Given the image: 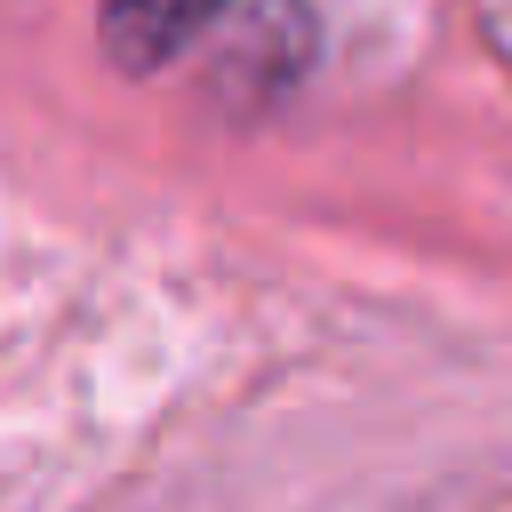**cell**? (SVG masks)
Here are the masks:
<instances>
[{
  "instance_id": "cell-1",
  "label": "cell",
  "mask_w": 512,
  "mask_h": 512,
  "mask_svg": "<svg viewBox=\"0 0 512 512\" xmlns=\"http://www.w3.org/2000/svg\"><path fill=\"white\" fill-rule=\"evenodd\" d=\"M224 0H104V40L120 64H168L176 48H192V32L216 16Z\"/></svg>"
}]
</instances>
